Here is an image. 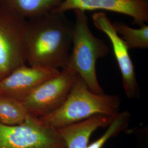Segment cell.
Wrapping results in <instances>:
<instances>
[{
  "label": "cell",
  "instance_id": "obj_1",
  "mask_svg": "<svg viewBox=\"0 0 148 148\" xmlns=\"http://www.w3.org/2000/svg\"><path fill=\"white\" fill-rule=\"evenodd\" d=\"M74 23L65 13L49 12L27 19L24 37L29 66L66 68L71 52Z\"/></svg>",
  "mask_w": 148,
  "mask_h": 148
},
{
  "label": "cell",
  "instance_id": "obj_2",
  "mask_svg": "<svg viewBox=\"0 0 148 148\" xmlns=\"http://www.w3.org/2000/svg\"><path fill=\"white\" fill-rule=\"evenodd\" d=\"M120 106L119 96L95 93L77 75L63 104L40 119L50 126L58 129L97 115L115 116L119 112Z\"/></svg>",
  "mask_w": 148,
  "mask_h": 148
},
{
  "label": "cell",
  "instance_id": "obj_3",
  "mask_svg": "<svg viewBox=\"0 0 148 148\" xmlns=\"http://www.w3.org/2000/svg\"><path fill=\"white\" fill-rule=\"evenodd\" d=\"M72 48L66 68L72 70L84 81L92 92L104 93L98 82L96 63L109 52L106 42L91 32L84 11L75 10Z\"/></svg>",
  "mask_w": 148,
  "mask_h": 148
},
{
  "label": "cell",
  "instance_id": "obj_4",
  "mask_svg": "<svg viewBox=\"0 0 148 148\" xmlns=\"http://www.w3.org/2000/svg\"><path fill=\"white\" fill-rule=\"evenodd\" d=\"M0 148H66L57 129L29 115L23 123H0Z\"/></svg>",
  "mask_w": 148,
  "mask_h": 148
},
{
  "label": "cell",
  "instance_id": "obj_5",
  "mask_svg": "<svg viewBox=\"0 0 148 148\" xmlns=\"http://www.w3.org/2000/svg\"><path fill=\"white\" fill-rule=\"evenodd\" d=\"M27 19L0 8V80L25 64Z\"/></svg>",
  "mask_w": 148,
  "mask_h": 148
},
{
  "label": "cell",
  "instance_id": "obj_6",
  "mask_svg": "<svg viewBox=\"0 0 148 148\" xmlns=\"http://www.w3.org/2000/svg\"><path fill=\"white\" fill-rule=\"evenodd\" d=\"M77 75L68 68L43 82L21 101L29 115L41 118L57 109L69 95Z\"/></svg>",
  "mask_w": 148,
  "mask_h": 148
},
{
  "label": "cell",
  "instance_id": "obj_7",
  "mask_svg": "<svg viewBox=\"0 0 148 148\" xmlns=\"http://www.w3.org/2000/svg\"><path fill=\"white\" fill-rule=\"evenodd\" d=\"M93 24L98 30L109 38L122 76V82L128 98L139 97L140 89L138 84L134 66L126 43L114 29L113 24L106 14L98 12L92 15Z\"/></svg>",
  "mask_w": 148,
  "mask_h": 148
},
{
  "label": "cell",
  "instance_id": "obj_8",
  "mask_svg": "<svg viewBox=\"0 0 148 148\" xmlns=\"http://www.w3.org/2000/svg\"><path fill=\"white\" fill-rule=\"evenodd\" d=\"M70 10L109 11L129 16L139 27L148 21V0H63L53 12Z\"/></svg>",
  "mask_w": 148,
  "mask_h": 148
},
{
  "label": "cell",
  "instance_id": "obj_9",
  "mask_svg": "<svg viewBox=\"0 0 148 148\" xmlns=\"http://www.w3.org/2000/svg\"><path fill=\"white\" fill-rule=\"evenodd\" d=\"M60 70L27 66L24 64L0 80V95L21 101L43 82Z\"/></svg>",
  "mask_w": 148,
  "mask_h": 148
},
{
  "label": "cell",
  "instance_id": "obj_10",
  "mask_svg": "<svg viewBox=\"0 0 148 148\" xmlns=\"http://www.w3.org/2000/svg\"><path fill=\"white\" fill-rule=\"evenodd\" d=\"M115 116L97 115L57 130L66 148H87L92 133L108 127Z\"/></svg>",
  "mask_w": 148,
  "mask_h": 148
},
{
  "label": "cell",
  "instance_id": "obj_11",
  "mask_svg": "<svg viewBox=\"0 0 148 148\" xmlns=\"http://www.w3.org/2000/svg\"><path fill=\"white\" fill-rule=\"evenodd\" d=\"M63 0H0V8L29 19L55 10Z\"/></svg>",
  "mask_w": 148,
  "mask_h": 148
},
{
  "label": "cell",
  "instance_id": "obj_12",
  "mask_svg": "<svg viewBox=\"0 0 148 148\" xmlns=\"http://www.w3.org/2000/svg\"><path fill=\"white\" fill-rule=\"evenodd\" d=\"M29 116L21 101L0 95V123L7 126L21 125Z\"/></svg>",
  "mask_w": 148,
  "mask_h": 148
},
{
  "label": "cell",
  "instance_id": "obj_13",
  "mask_svg": "<svg viewBox=\"0 0 148 148\" xmlns=\"http://www.w3.org/2000/svg\"><path fill=\"white\" fill-rule=\"evenodd\" d=\"M113 26L117 33L121 36L130 49H147L148 47V26L145 24L139 28H133L127 24L115 21Z\"/></svg>",
  "mask_w": 148,
  "mask_h": 148
},
{
  "label": "cell",
  "instance_id": "obj_14",
  "mask_svg": "<svg viewBox=\"0 0 148 148\" xmlns=\"http://www.w3.org/2000/svg\"><path fill=\"white\" fill-rule=\"evenodd\" d=\"M130 118L131 115L128 111L119 112L108 126L106 132L95 142L88 145L87 148H103L109 139L126 129L129 124Z\"/></svg>",
  "mask_w": 148,
  "mask_h": 148
}]
</instances>
